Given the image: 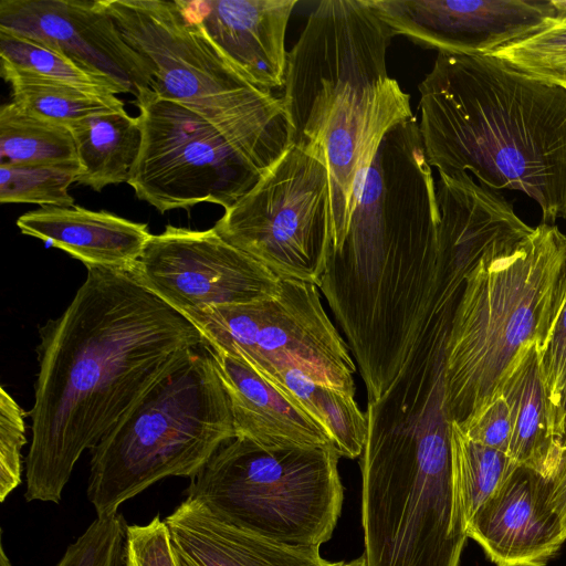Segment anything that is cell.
<instances>
[{"label":"cell","instance_id":"13","mask_svg":"<svg viewBox=\"0 0 566 566\" xmlns=\"http://www.w3.org/2000/svg\"><path fill=\"white\" fill-rule=\"evenodd\" d=\"M394 35L455 54H486L553 27L551 1L370 0Z\"/></svg>","mask_w":566,"mask_h":566},{"label":"cell","instance_id":"15","mask_svg":"<svg viewBox=\"0 0 566 566\" xmlns=\"http://www.w3.org/2000/svg\"><path fill=\"white\" fill-rule=\"evenodd\" d=\"M467 534L497 566H545L566 541L551 505V480L517 467Z\"/></svg>","mask_w":566,"mask_h":566},{"label":"cell","instance_id":"37","mask_svg":"<svg viewBox=\"0 0 566 566\" xmlns=\"http://www.w3.org/2000/svg\"><path fill=\"white\" fill-rule=\"evenodd\" d=\"M0 566H12L3 546L2 542V532H1V543H0Z\"/></svg>","mask_w":566,"mask_h":566},{"label":"cell","instance_id":"11","mask_svg":"<svg viewBox=\"0 0 566 566\" xmlns=\"http://www.w3.org/2000/svg\"><path fill=\"white\" fill-rule=\"evenodd\" d=\"M148 291L186 318L212 307L274 295L281 280L212 228L166 226L130 270Z\"/></svg>","mask_w":566,"mask_h":566},{"label":"cell","instance_id":"29","mask_svg":"<svg viewBox=\"0 0 566 566\" xmlns=\"http://www.w3.org/2000/svg\"><path fill=\"white\" fill-rule=\"evenodd\" d=\"M126 530L118 513L96 517L56 566H126Z\"/></svg>","mask_w":566,"mask_h":566},{"label":"cell","instance_id":"25","mask_svg":"<svg viewBox=\"0 0 566 566\" xmlns=\"http://www.w3.org/2000/svg\"><path fill=\"white\" fill-rule=\"evenodd\" d=\"M0 59L3 78L11 75L28 76L103 96L120 94L111 81L83 70L57 51L2 30Z\"/></svg>","mask_w":566,"mask_h":566},{"label":"cell","instance_id":"23","mask_svg":"<svg viewBox=\"0 0 566 566\" xmlns=\"http://www.w3.org/2000/svg\"><path fill=\"white\" fill-rule=\"evenodd\" d=\"M73 136L66 126L18 107L0 108V165L76 164Z\"/></svg>","mask_w":566,"mask_h":566},{"label":"cell","instance_id":"4","mask_svg":"<svg viewBox=\"0 0 566 566\" xmlns=\"http://www.w3.org/2000/svg\"><path fill=\"white\" fill-rule=\"evenodd\" d=\"M235 438L211 349L202 345L91 450L87 499L97 517L168 476L196 478Z\"/></svg>","mask_w":566,"mask_h":566},{"label":"cell","instance_id":"36","mask_svg":"<svg viewBox=\"0 0 566 566\" xmlns=\"http://www.w3.org/2000/svg\"><path fill=\"white\" fill-rule=\"evenodd\" d=\"M558 427L564 450V448L566 447V386L560 401Z\"/></svg>","mask_w":566,"mask_h":566},{"label":"cell","instance_id":"5","mask_svg":"<svg viewBox=\"0 0 566 566\" xmlns=\"http://www.w3.org/2000/svg\"><path fill=\"white\" fill-rule=\"evenodd\" d=\"M125 41L147 64L153 90L213 125L271 167L292 145L282 97L260 90L222 57L181 0H102Z\"/></svg>","mask_w":566,"mask_h":566},{"label":"cell","instance_id":"6","mask_svg":"<svg viewBox=\"0 0 566 566\" xmlns=\"http://www.w3.org/2000/svg\"><path fill=\"white\" fill-rule=\"evenodd\" d=\"M339 457L333 444L268 450L234 438L190 480L187 497L269 539L321 547L342 511Z\"/></svg>","mask_w":566,"mask_h":566},{"label":"cell","instance_id":"19","mask_svg":"<svg viewBox=\"0 0 566 566\" xmlns=\"http://www.w3.org/2000/svg\"><path fill=\"white\" fill-rule=\"evenodd\" d=\"M15 223L23 234L48 242L86 268L130 271L153 237L146 223L80 206L40 208Z\"/></svg>","mask_w":566,"mask_h":566},{"label":"cell","instance_id":"16","mask_svg":"<svg viewBox=\"0 0 566 566\" xmlns=\"http://www.w3.org/2000/svg\"><path fill=\"white\" fill-rule=\"evenodd\" d=\"M222 57L253 86L285 85V33L295 0H181Z\"/></svg>","mask_w":566,"mask_h":566},{"label":"cell","instance_id":"1","mask_svg":"<svg viewBox=\"0 0 566 566\" xmlns=\"http://www.w3.org/2000/svg\"><path fill=\"white\" fill-rule=\"evenodd\" d=\"M86 269L65 311L40 328L27 501L60 503L82 453L207 345L130 271Z\"/></svg>","mask_w":566,"mask_h":566},{"label":"cell","instance_id":"34","mask_svg":"<svg viewBox=\"0 0 566 566\" xmlns=\"http://www.w3.org/2000/svg\"><path fill=\"white\" fill-rule=\"evenodd\" d=\"M551 505L557 514L566 535V455L551 480Z\"/></svg>","mask_w":566,"mask_h":566},{"label":"cell","instance_id":"24","mask_svg":"<svg viewBox=\"0 0 566 566\" xmlns=\"http://www.w3.org/2000/svg\"><path fill=\"white\" fill-rule=\"evenodd\" d=\"M450 443L461 510L468 527L518 465L507 453L469 439L457 422H451Z\"/></svg>","mask_w":566,"mask_h":566},{"label":"cell","instance_id":"12","mask_svg":"<svg viewBox=\"0 0 566 566\" xmlns=\"http://www.w3.org/2000/svg\"><path fill=\"white\" fill-rule=\"evenodd\" d=\"M0 30L39 42L137 97L151 75L102 0H1Z\"/></svg>","mask_w":566,"mask_h":566},{"label":"cell","instance_id":"10","mask_svg":"<svg viewBox=\"0 0 566 566\" xmlns=\"http://www.w3.org/2000/svg\"><path fill=\"white\" fill-rule=\"evenodd\" d=\"M394 33L370 0H324L287 54L282 96L292 144L312 153L347 94L388 78Z\"/></svg>","mask_w":566,"mask_h":566},{"label":"cell","instance_id":"42","mask_svg":"<svg viewBox=\"0 0 566 566\" xmlns=\"http://www.w3.org/2000/svg\"><path fill=\"white\" fill-rule=\"evenodd\" d=\"M566 87V86H565Z\"/></svg>","mask_w":566,"mask_h":566},{"label":"cell","instance_id":"22","mask_svg":"<svg viewBox=\"0 0 566 566\" xmlns=\"http://www.w3.org/2000/svg\"><path fill=\"white\" fill-rule=\"evenodd\" d=\"M268 380L291 395L326 430L340 457L356 459L363 454L368 420L355 397L318 385L293 370Z\"/></svg>","mask_w":566,"mask_h":566},{"label":"cell","instance_id":"35","mask_svg":"<svg viewBox=\"0 0 566 566\" xmlns=\"http://www.w3.org/2000/svg\"><path fill=\"white\" fill-rule=\"evenodd\" d=\"M551 3L555 11L553 25H566V0H553Z\"/></svg>","mask_w":566,"mask_h":566},{"label":"cell","instance_id":"30","mask_svg":"<svg viewBox=\"0 0 566 566\" xmlns=\"http://www.w3.org/2000/svg\"><path fill=\"white\" fill-rule=\"evenodd\" d=\"M27 412L2 386L0 389V501L21 483Z\"/></svg>","mask_w":566,"mask_h":566},{"label":"cell","instance_id":"3","mask_svg":"<svg viewBox=\"0 0 566 566\" xmlns=\"http://www.w3.org/2000/svg\"><path fill=\"white\" fill-rule=\"evenodd\" d=\"M566 235L542 223L468 275L444 354V401L458 424L500 395L524 348L543 349L563 303Z\"/></svg>","mask_w":566,"mask_h":566},{"label":"cell","instance_id":"26","mask_svg":"<svg viewBox=\"0 0 566 566\" xmlns=\"http://www.w3.org/2000/svg\"><path fill=\"white\" fill-rule=\"evenodd\" d=\"M4 80L11 85V102L18 107L67 128L93 115L125 109L116 95L103 96L28 76L11 75Z\"/></svg>","mask_w":566,"mask_h":566},{"label":"cell","instance_id":"20","mask_svg":"<svg viewBox=\"0 0 566 566\" xmlns=\"http://www.w3.org/2000/svg\"><path fill=\"white\" fill-rule=\"evenodd\" d=\"M542 347L527 345L505 377L500 394L511 415L507 454L518 465L552 480L563 459V444L556 429V416L544 381Z\"/></svg>","mask_w":566,"mask_h":566},{"label":"cell","instance_id":"9","mask_svg":"<svg viewBox=\"0 0 566 566\" xmlns=\"http://www.w3.org/2000/svg\"><path fill=\"white\" fill-rule=\"evenodd\" d=\"M134 103L143 139L127 184L139 200L161 213L203 202L228 209L270 168L200 115L150 88Z\"/></svg>","mask_w":566,"mask_h":566},{"label":"cell","instance_id":"40","mask_svg":"<svg viewBox=\"0 0 566 566\" xmlns=\"http://www.w3.org/2000/svg\"><path fill=\"white\" fill-rule=\"evenodd\" d=\"M566 298V280H565V287H564V295H563V302L565 301ZM563 304V303H562Z\"/></svg>","mask_w":566,"mask_h":566},{"label":"cell","instance_id":"18","mask_svg":"<svg viewBox=\"0 0 566 566\" xmlns=\"http://www.w3.org/2000/svg\"><path fill=\"white\" fill-rule=\"evenodd\" d=\"M176 553L190 566H342L319 547L294 546L238 527L187 497L165 518Z\"/></svg>","mask_w":566,"mask_h":566},{"label":"cell","instance_id":"8","mask_svg":"<svg viewBox=\"0 0 566 566\" xmlns=\"http://www.w3.org/2000/svg\"><path fill=\"white\" fill-rule=\"evenodd\" d=\"M213 229L280 280L319 287L332 229L326 165L292 144Z\"/></svg>","mask_w":566,"mask_h":566},{"label":"cell","instance_id":"39","mask_svg":"<svg viewBox=\"0 0 566 566\" xmlns=\"http://www.w3.org/2000/svg\"><path fill=\"white\" fill-rule=\"evenodd\" d=\"M176 553V551H175ZM177 566H190L187 562H185L177 553H176Z\"/></svg>","mask_w":566,"mask_h":566},{"label":"cell","instance_id":"33","mask_svg":"<svg viewBox=\"0 0 566 566\" xmlns=\"http://www.w3.org/2000/svg\"><path fill=\"white\" fill-rule=\"evenodd\" d=\"M541 365L544 381L555 410L557 433L562 440L558 418L560 401L566 386V298L541 350Z\"/></svg>","mask_w":566,"mask_h":566},{"label":"cell","instance_id":"27","mask_svg":"<svg viewBox=\"0 0 566 566\" xmlns=\"http://www.w3.org/2000/svg\"><path fill=\"white\" fill-rule=\"evenodd\" d=\"M80 164L0 165V202L71 207L69 193L76 182Z\"/></svg>","mask_w":566,"mask_h":566},{"label":"cell","instance_id":"21","mask_svg":"<svg viewBox=\"0 0 566 566\" xmlns=\"http://www.w3.org/2000/svg\"><path fill=\"white\" fill-rule=\"evenodd\" d=\"M69 129L81 167L77 184L101 191L128 181L143 139L138 116L132 117L125 109L97 114Z\"/></svg>","mask_w":566,"mask_h":566},{"label":"cell","instance_id":"7","mask_svg":"<svg viewBox=\"0 0 566 566\" xmlns=\"http://www.w3.org/2000/svg\"><path fill=\"white\" fill-rule=\"evenodd\" d=\"M188 319L210 348L243 360L266 379L293 370L355 397L356 365L315 284L281 280L270 297L208 308Z\"/></svg>","mask_w":566,"mask_h":566},{"label":"cell","instance_id":"31","mask_svg":"<svg viewBox=\"0 0 566 566\" xmlns=\"http://www.w3.org/2000/svg\"><path fill=\"white\" fill-rule=\"evenodd\" d=\"M126 566H177L169 528L159 514L145 525H127Z\"/></svg>","mask_w":566,"mask_h":566},{"label":"cell","instance_id":"32","mask_svg":"<svg viewBox=\"0 0 566 566\" xmlns=\"http://www.w3.org/2000/svg\"><path fill=\"white\" fill-rule=\"evenodd\" d=\"M458 426L472 441L509 452L512 432L511 415L506 400L501 394Z\"/></svg>","mask_w":566,"mask_h":566},{"label":"cell","instance_id":"2","mask_svg":"<svg viewBox=\"0 0 566 566\" xmlns=\"http://www.w3.org/2000/svg\"><path fill=\"white\" fill-rule=\"evenodd\" d=\"M420 133L439 176L535 200L566 218V87L486 54L439 52L419 85Z\"/></svg>","mask_w":566,"mask_h":566},{"label":"cell","instance_id":"38","mask_svg":"<svg viewBox=\"0 0 566 566\" xmlns=\"http://www.w3.org/2000/svg\"><path fill=\"white\" fill-rule=\"evenodd\" d=\"M342 566H366V559L364 555H361L360 557H357L348 563L344 562Z\"/></svg>","mask_w":566,"mask_h":566},{"label":"cell","instance_id":"41","mask_svg":"<svg viewBox=\"0 0 566 566\" xmlns=\"http://www.w3.org/2000/svg\"><path fill=\"white\" fill-rule=\"evenodd\" d=\"M563 455H566V447L564 448V454Z\"/></svg>","mask_w":566,"mask_h":566},{"label":"cell","instance_id":"17","mask_svg":"<svg viewBox=\"0 0 566 566\" xmlns=\"http://www.w3.org/2000/svg\"><path fill=\"white\" fill-rule=\"evenodd\" d=\"M210 349L228 397L235 438L268 450L333 444L326 430L291 395L243 360Z\"/></svg>","mask_w":566,"mask_h":566},{"label":"cell","instance_id":"14","mask_svg":"<svg viewBox=\"0 0 566 566\" xmlns=\"http://www.w3.org/2000/svg\"><path fill=\"white\" fill-rule=\"evenodd\" d=\"M415 117L409 95L396 80L355 91L333 108L311 153L327 167L331 189V249L343 241L361 197L366 176L385 134Z\"/></svg>","mask_w":566,"mask_h":566},{"label":"cell","instance_id":"28","mask_svg":"<svg viewBox=\"0 0 566 566\" xmlns=\"http://www.w3.org/2000/svg\"><path fill=\"white\" fill-rule=\"evenodd\" d=\"M491 55L535 77L566 86V25L546 28Z\"/></svg>","mask_w":566,"mask_h":566}]
</instances>
